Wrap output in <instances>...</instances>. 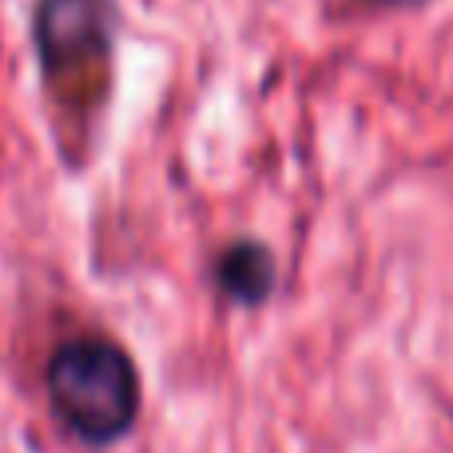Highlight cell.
Wrapping results in <instances>:
<instances>
[{
  "label": "cell",
  "mask_w": 453,
  "mask_h": 453,
  "mask_svg": "<svg viewBox=\"0 0 453 453\" xmlns=\"http://www.w3.org/2000/svg\"><path fill=\"white\" fill-rule=\"evenodd\" d=\"M52 410L84 446H111L127 438L140 418V374L132 354L100 334L68 338L44 370Z\"/></svg>",
  "instance_id": "6da1fadb"
},
{
  "label": "cell",
  "mask_w": 453,
  "mask_h": 453,
  "mask_svg": "<svg viewBox=\"0 0 453 453\" xmlns=\"http://www.w3.org/2000/svg\"><path fill=\"white\" fill-rule=\"evenodd\" d=\"M215 282L226 298L258 306L274 287V258L263 242H234L215 258Z\"/></svg>",
  "instance_id": "3957f363"
},
{
  "label": "cell",
  "mask_w": 453,
  "mask_h": 453,
  "mask_svg": "<svg viewBox=\"0 0 453 453\" xmlns=\"http://www.w3.org/2000/svg\"><path fill=\"white\" fill-rule=\"evenodd\" d=\"M40 72L60 104L92 108L108 92L116 0H40L32 12Z\"/></svg>",
  "instance_id": "7a4b0ae2"
},
{
  "label": "cell",
  "mask_w": 453,
  "mask_h": 453,
  "mask_svg": "<svg viewBox=\"0 0 453 453\" xmlns=\"http://www.w3.org/2000/svg\"><path fill=\"white\" fill-rule=\"evenodd\" d=\"M370 4H390V8H418L426 0H370Z\"/></svg>",
  "instance_id": "277c9868"
}]
</instances>
